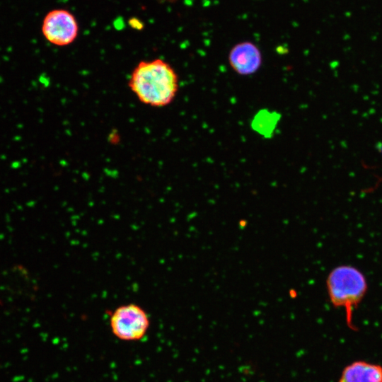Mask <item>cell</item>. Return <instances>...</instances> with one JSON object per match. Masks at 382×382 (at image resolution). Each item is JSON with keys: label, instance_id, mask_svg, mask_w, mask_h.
<instances>
[{"label": "cell", "instance_id": "cell-1", "mask_svg": "<svg viewBox=\"0 0 382 382\" xmlns=\"http://www.w3.org/2000/svg\"><path fill=\"white\" fill-rule=\"evenodd\" d=\"M128 87L141 103L163 108L170 104L178 93V76L162 59L144 60L133 69Z\"/></svg>", "mask_w": 382, "mask_h": 382}, {"label": "cell", "instance_id": "cell-2", "mask_svg": "<svg viewBox=\"0 0 382 382\" xmlns=\"http://www.w3.org/2000/svg\"><path fill=\"white\" fill-rule=\"evenodd\" d=\"M326 286L331 303L345 309L347 325L354 330L353 312L366 292L365 277L354 267L340 265L330 272Z\"/></svg>", "mask_w": 382, "mask_h": 382}, {"label": "cell", "instance_id": "cell-3", "mask_svg": "<svg viewBox=\"0 0 382 382\" xmlns=\"http://www.w3.org/2000/svg\"><path fill=\"white\" fill-rule=\"evenodd\" d=\"M112 334L126 342L138 341L146 334L150 326L148 313L139 305L127 303L117 307L110 317Z\"/></svg>", "mask_w": 382, "mask_h": 382}, {"label": "cell", "instance_id": "cell-4", "mask_svg": "<svg viewBox=\"0 0 382 382\" xmlns=\"http://www.w3.org/2000/svg\"><path fill=\"white\" fill-rule=\"evenodd\" d=\"M42 32L45 38L56 46L71 45L79 34V25L74 16L67 10L54 9L45 17Z\"/></svg>", "mask_w": 382, "mask_h": 382}, {"label": "cell", "instance_id": "cell-5", "mask_svg": "<svg viewBox=\"0 0 382 382\" xmlns=\"http://www.w3.org/2000/svg\"><path fill=\"white\" fill-rule=\"evenodd\" d=\"M228 62L231 69L238 75L250 76L261 67L262 56L255 44L244 41L231 48L228 54Z\"/></svg>", "mask_w": 382, "mask_h": 382}, {"label": "cell", "instance_id": "cell-6", "mask_svg": "<svg viewBox=\"0 0 382 382\" xmlns=\"http://www.w3.org/2000/svg\"><path fill=\"white\" fill-rule=\"evenodd\" d=\"M337 382H382V366L364 360H356L346 365Z\"/></svg>", "mask_w": 382, "mask_h": 382}]
</instances>
